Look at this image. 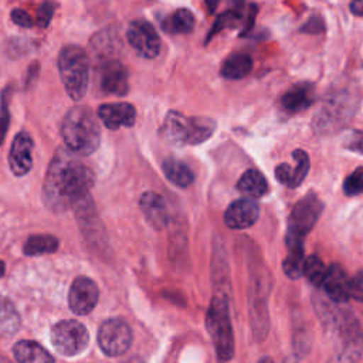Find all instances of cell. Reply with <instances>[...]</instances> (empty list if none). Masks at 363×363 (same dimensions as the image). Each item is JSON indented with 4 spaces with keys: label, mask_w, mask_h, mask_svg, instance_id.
<instances>
[{
    "label": "cell",
    "mask_w": 363,
    "mask_h": 363,
    "mask_svg": "<svg viewBox=\"0 0 363 363\" xmlns=\"http://www.w3.org/2000/svg\"><path fill=\"white\" fill-rule=\"evenodd\" d=\"M95 173L68 149H58L50 162L43 183L44 204L54 213L77 207L89 197Z\"/></svg>",
    "instance_id": "cell-1"
},
{
    "label": "cell",
    "mask_w": 363,
    "mask_h": 363,
    "mask_svg": "<svg viewBox=\"0 0 363 363\" xmlns=\"http://www.w3.org/2000/svg\"><path fill=\"white\" fill-rule=\"evenodd\" d=\"M61 135L67 149L78 156L92 155L101 142V129L95 113L84 105H75L67 111Z\"/></svg>",
    "instance_id": "cell-2"
},
{
    "label": "cell",
    "mask_w": 363,
    "mask_h": 363,
    "mask_svg": "<svg viewBox=\"0 0 363 363\" xmlns=\"http://www.w3.org/2000/svg\"><path fill=\"white\" fill-rule=\"evenodd\" d=\"M216 130V122L206 116H184L170 111L162 125V136L172 145H199L207 140Z\"/></svg>",
    "instance_id": "cell-3"
},
{
    "label": "cell",
    "mask_w": 363,
    "mask_h": 363,
    "mask_svg": "<svg viewBox=\"0 0 363 363\" xmlns=\"http://www.w3.org/2000/svg\"><path fill=\"white\" fill-rule=\"evenodd\" d=\"M58 71L71 99H82L89 82V58L85 50L75 44L64 45L58 55Z\"/></svg>",
    "instance_id": "cell-4"
},
{
    "label": "cell",
    "mask_w": 363,
    "mask_h": 363,
    "mask_svg": "<svg viewBox=\"0 0 363 363\" xmlns=\"http://www.w3.org/2000/svg\"><path fill=\"white\" fill-rule=\"evenodd\" d=\"M206 326L216 347L218 360L225 363L234 356V336L230 319L228 298L225 295H214L207 313Z\"/></svg>",
    "instance_id": "cell-5"
},
{
    "label": "cell",
    "mask_w": 363,
    "mask_h": 363,
    "mask_svg": "<svg viewBox=\"0 0 363 363\" xmlns=\"http://www.w3.org/2000/svg\"><path fill=\"white\" fill-rule=\"evenodd\" d=\"M50 337L55 350L65 356L79 354L89 342V333L85 325L74 319H64L54 323Z\"/></svg>",
    "instance_id": "cell-6"
},
{
    "label": "cell",
    "mask_w": 363,
    "mask_h": 363,
    "mask_svg": "<svg viewBox=\"0 0 363 363\" xmlns=\"http://www.w3.org/2000/svg\"><path fill=\"white\" fill-rule=\"evenodd\" d=\"M98 345L106 356H121L132 343V329L121 318L104 320L98 329Z\"/></svg>",
    "instance_id": "cell-7"
},
{
    "label": "cell",
    "mask_w": 363,
    "mask_h": 363,
    "mask_svg": "<svg viewBox=\"0 0 363 363\" xmlns=\"http://www.w3.org/2000/svg\"><path fill=\"white\" fill-rule=\"evenodd\" d=\"M323 203L315 193H308L303 196L292 208L289 221H288V233L291 235L299 237L303 240L306 234L315 227L319 216L322 214Z\"/></svg>",
    "instance_id": "cell-8"
},
{
    "label": "cell",
    "mask_w": 363,
    "mask_h": 363,
    "mask_svg": "<svg viewBox=\"0 0 363 363\" xmlns=\"http://www.w3.org/2000/svg\"><path fill=\"white\" fill-rule=\"evenodd\" d=\"M98 84L104 94L123 96L129 91L128 69L116 58H106L98 67Z\"/></svg>",
    "instance_id": "cell-9"
},
{
    "label": "cell",
    "mask_w": 363,
    "mask_h": 363,
    "mask_svg": "<svg viewBox=\"0 0 363 363\" xmlns=\"http://www.w3.org/2000/svg\"><path fill=\"white\" fill-rule=\"evenodd\" d=\"M130 47L143 58H155L160 52V38L153 26L145 20H135L126 30Z\"/></svg>",
    "instance_id": "cell-10"
},
{
    "label": "cell",
    "mask_w": 363,
    "mask_h": 363,
    "mask_svg": "<svg viewBox=\"0 0 363 363\" xmlns=\"http://www.w3.org/2000/svg\"><path fill=\"white\" fill-rule=\"evenodd\" d=\"M98 298L99 291L96 284L88 277H78L71 284L68 305L75 315H88L96 306Z\"/></svg>",
    "instance_id": "cell-11"
},
{
    "label": "cell",
    "mask_w": 363,
    "mask_h": 363,
    "mask_svg": "<svg viewBox=\"0 0 363 363\" xmlns=\"http://www.w3.org/2000/svg\"><path fill=\"white\" fill-rule=\"evenodd\" d=\"M33 149L34 142L27 132H18L14 136L11 149L9 153V166L13 174L24 176L33 166Z\"/></svg>",
    "instance_id": "cell-12"
},
{
    "label": "cell",
    "mask_w": 363,
    "mask_h": 363,
    "mask_svg": "<svg viewBox=\"0 0 363 363\" xmlns=\"http://www.w3.org/2000/svg\"><path fill=\"white\" fill-rule=\"evenodd\" d=\"M258 216L259 206L252 199H238L227 207L224 223L233 230H244L254 225Z\"/></svg>",
    "instance_id": "cell-13"
},
{
    "label": "cell",
    "mask_w": 363,
    "mask_h": 363,
    "mask_svg": "<svg viewBox=\"0 0 363 363\" xmlns=\"http://www.w3.org/2000/svg\"><path fill=\"white\" fill-rule=\"evenodd\" d=\"M98 118L111 130L130 128L136 121V109L128 102L104 104L98 108Z\"/></svg>",
    "instance_id": "cell-14"
},
{
    "label": "cell",
    "mask_w": 363,
    "mask_h": 363,
    "mask_svg": "<svg viewBox=\"0 0 363 363\" xmlns=\"http://www.w3.org/2000/svg\"><path fill=\"white\" fill-rule=\"evenodd\" d=\"M140 210L145 216V220L149 223L150 227L155 230H163L167 227L170 221V214L166 206L164 199L153 191H146L140 196L139 200Z\"/></svg>",
    "instance_id": "cell-15"
},
{
    "label": "cell",
    "mask_w": 363,
    "mask_h": 363,
    "mask_svg": "<svg viewBox=\"0 0 363 363\" xmlns=\"http://www.w3.org/2000/svg\"><path fill=\"white\" fill-rule=\"evenodd\" d=\"M292 157L296 163V166L292 169L288 163H281L279 166H277L275 169V177L286 187H298L303 179L306 177L309 167H311V162H309V156L305 150L302 149H296L292 152Z\"/></svg>",
    "instance_id": "cell-16"
},
{
    "label": "cell",
    "mask_w": 363,
    "mask_h": 363,
    "mask_svg": "<svg viewBox=\"0 0 363 363\" xmlns=\"http://www.w3.org/2000/svg\"><path fill=\"white\" fill-rule=\"evenodd\" d=\"M349 277L339 264H332L326 269L322 286L328 298L335 303H345L349 296Z\"/></svg>",
    "instance_id": "cell-17"
},
{
    "label": "cell",
    "mask_w": 363,
    "mask_h": 363,
    "mask_svg": "<svg viewBox=\"0 0 363 363\" xmlns=\"http://www.w3.org/2000/svg\"><path fill=\"white\" fill-rule=\"evenodd\" d=\"M316 99L313 85L301 82L289 88L281 98L282 106L289 112H299L308 109Z\"/></svg>",
    "instance_id": "cell-18"
},
{
    "label": "cell",
    "mask_w": 363,
    "mask_h": 363,
    "mask_svg": "<svg viewBox=\"0 0 363 363\" xmlns=\"http://www.w3.org/2000/svg\"><path fill=\"white\" fill-rule=\"evenodd\" d=\"M288 255L282 262V269L285 275L291 279H298L303 271V240L291 234H286Z\"/></svg>",
    "instance_id": "cell-19"
},
{
    "label": "cell",
    "mask_w": 363,
    "mask_h": 363,
    "mask_svg": "<svg viewBox=\"0 0 363 363\" xmlns=\"http://www.w3.org/2000/svg\"><path fill=\"white\" fill-rule=\"evenodd\" d=\"M13 353L18 363H54L50 352L34 340H18L13 346Z\"/></svg>",
    "instance_id": "cell-20"
},
{
    "label": "cell",
    "mask_w": 363,
    "mask_h": 363,
    "mask_svg": "<svg viewBox=\"0 0 363 363\" xmlns=\"http://www.w3.org/2000/svg\"><path fill=\"white\" fill-rule=\"evenodd\" d=\"M251 71H252V60L250 55L244 52L230 54L221 65V75L227 79H241L247 77Z\"/></svg>",
    "instance_id": "cell-21"
},
{
    "label": "cell",
    "mask_w": 363,
    "mask_h": 363,
    "mask_svg": "<svg viewBox=\"0 0 363 363\" xmlns=\"http://www.w3.org/2000/svg\"><path fill=\"white\" fill-rule=\"evenodd\" d=\"M237 189L250 199H259L267 193L268 183L261 172L250 169L244 172L238 179Z\"/></svg>",
    "instance_id": "cell-22"
},
{
    "label": "cell",
    "mask_w": 363,
    "mask_h": 363,
    "mask_svg": "<svg viewBox=\"0 0 363 363\" xmlns=\"http://www.w3.org/2000/svg\"><path fill=\"white\" fill-rule=\"evenodd\" d=\"M162 169L166 179L179 187H189L194 182V173L182 160L169 157L163 162Z\"/></svg>",
    "instance_id": "cell-23"
},
{
    "label": "cell",
    "mask_w": 363,
    "mask_h": 363,
    "mask_svg": "<svg viewBox=\"0 0 363 363\" xmlns=\"http://www.w3.org/2000/svg\"><path fill=\"white\" fill-rule=\"evenodd\" d=\"M194 27V16L187 9H179L162 21V30L169 34H187Z\"/></svg>",
    "instance_id": "cell-24"
},
{
    "label": "cell",
    "mask_w": 363,
    "mask_h": 363,
    "mask_svg": "<svg viewBox=\"0 0 363 363\" xmlns=\"http://www.w3.org/2000/svg\"><path fill=\"white\" fill-rule=\"evenodd\" d=\"M58 238L50 234H35L27 238L23 245V252L26 255H43L51 254L58 250Z\"/></svg>",
    "instance_id": "cell-25"
},
{
    "label": "cell",
    "mask_w": 363,
    "mask_h": 363,
    "mask_svg": "<svg viewBox=\"0 0 363 363\" xmlns=\"http://www.w3.org/2000/svg\"><path fill=\"white\" fill-rule=\"evenodd\" d=\"M20 313L14 303L6 296H0V332L4 335H13L20 329Z\"/></svg>",
    "instance_id": "cell-26"
},
{
    "label": "cell",
    "mask_w": 363,
    "mask_h": 363,
    "mask_svg": "<svg viewBox=\"0 0 363 363\" xmlns=\"http://www.w3.org/2000/svg\"><path fill=\"white\" fill-rule=\"evenodd\" d=\"M328 267H325L323 261L318 255H309L303 261V271L302 274L308 278L311 284L315 286H320L323 282V278L326 275Z\"/></svg>",
    "instance_id": "cell-27"
},
{
    "label": "cell",
    "mask_w": 363,
    "mask_h": 363,
    "mask_svg": "<svg viewBox=\"0 0 363 363\" xmlns=\"http://www.w3.org/2000/svg\"><path fill=\"white\" fill-rule=\"evenodd\" d=\"M244 21H245V20H244L242 10H238V9L227 10V11H224L223 14H220L218 18L216 20L213 30L208 33V38H211V37H213L214 34H217L220 30L237 27V26H240V24L244 23Z\"/></svg>",
    "instance_id": "cell-28"
},
{
    "label": "cell",
    "mask_w": 363,
    "mask_h": 363,
    "mask_svg": "<svg viewBox=\"0 0 363 363\" xmlns=\"http://www.w3.org/2000/svg\"><path fill=\"white\" fill-rule=\"evenodd\" d=\"M343 191L346 196H356L363 191V167H357L345 179Z\"/></svg>",
    "instance_id": "cell-29"
},
{
    "label": "cell",
    "mask_w": 363,
    "mask_h": 363,
    "mask_svg": "<svg viewBox=\"0 0 363 363\" xmlns=\"http://www.w3.org/2000/svg\"><path fill=\"white\" fill-rule=\"evenodd\" d=\"M7 89L3 91L1 94V105H0V145L4 140L7 128H9V121H10V113H9V101H7Z\"/></svg>",
    "instance_id": "cell-30"
},
{
    "label": "cell",
    "mask_w": 363,
    "mask_h": 363,
    "mask_svg": "<svg viewBox=\"0 0 363 363\" xmlns=\"http://www.w3.org/2000/svg\"><path fill=\"white\" fill-rule=\"evenodd\" d=\"M349 296L363 302V269L356 272V275L349 281Z\"/></svg>",
    "instance_id": "cell-31"
},
{
    "label": "cell",
    "mask_w": 363,
    "mask_h": 363,
    "mask_svg": "<svg viewBox=\"0 0 363 363\" xmlns=\"http://www.w3.org/2000/svg\"><path fill=\"white\" fill-rule=\"evenodd\" d=\"M54 9H55V6H54V3H50V1H45V3H43L40 7H38V11H37V24L40 26V27H47L48 26V23L51 21V18H52V14H54Z\"/></svg>",
    "instance_id": "cell-32"
},
{
    "label": "cell",
    "mask_w": 363,
    "mask_h": 363,
    "mask_svg": "<svg viewBox=\"0 0 363 363\" xmlns=\"http://www.w3.org/2000/svg\"><path fill=\"white\" fill-rule=\"evenodd\" d=\"M10 17H11L14 24H17L18 27H23V28H30L34 24L31 16L26 10H21V9H14L11 11Z\"/></svg>",
    "instance_id": "cell-33"
},
{
    "label": "cell",
    "mask_w": 363,
    "mask_h": 363,
    "mask_svg": "<svg viewBox=\"0 0 363 363\" xmlns=\"http://www.w3.org/2000/svg\"><path fill=\"white\" fill-rule=\"evenodd\" d=\"M302 31L305 33H312V34H316V33H320L323 30V21L319 16H312L306 23L305 26L301 28Z\"/></svg>",
    "instance_id": "cell-34"
},
{
    "label": "cell",
    "mask_w": 363,
    "mask_h": 363,
    "mask_svg": "<svg viewBox=\"0 0 363 363\" xmlns=\"http://www.w3.org/2000/svg\"><path fill=\"white\" fill-rule=\"evenodd\" d=\"M349 146H350L349 149H354V150L363 152V132H354Z\"/></svg>",
    "instance_id": "cell-35"
},
{
    "label": "cell",
    "mask_w": 363,
    "mask_h": 363,
    "mask_svg": "<svg viewBox=\"0 0 363 363\" xmlns=\"http://www.w3.org/2000/svg\"><path fill=\"white\" fill-rule=\"evenodd\" d=\"M350 11L354 16L363 17V0H354L350 3Z\"/></svg>",
    "instance_id": "cell-36"
},
{
    "label": "cell",
    "mask_w": 363,
    "mask_h": 363,
    "mask_svg": "<svg viewBox=\"0 0 363 363\" xmlns=\"http://www.w3.org/2000/svg\"><path fill=\"white\" fill-rule=\"evenodd\" d=\"M122 363H145V362L139 356H133V357H130V359H128V360H125Z\"/></svg>",
    "instance_id": "cell-37"
},
{
    "label": "cell",
    "mask_w": 363,
    "mask_h": 363,
    "mask_svg": "<svg viewBox=\"0 0 363 363\" xmlns=\"http://www.w3.org/2000/svg\"><path fill=\"white\" fill-rule=\"evenodd\" d=\"M258 363H274V362L271 360V357H267V356H264V357H261V359L258 360Z\"/></svg>",
    "instance_id": "cell-38"
},
{
    "label": "cell",
    "mask_w": 363,
    "mask_h": 363,
    "mask_svg": "<svg viewBox=\"0 0 363 363\" xmlns=\"http://www.w3.org/2000/svg\"><path fill=\"white\" fill-rule=\"evenodd\" d=\"M4 271H6V265H4V262L0 259V278L4 275Z\"/></svg>",
    "instance_id": "cell-39"
}]
</instances>
